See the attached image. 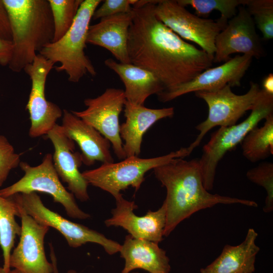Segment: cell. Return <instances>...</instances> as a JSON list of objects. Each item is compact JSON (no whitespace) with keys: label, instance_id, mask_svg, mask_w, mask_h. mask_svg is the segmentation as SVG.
I'll list each match as a JSON object with an SVG mask.
<instances>
[{"label":"cell","instance_id":"obj_32","mask_svg":"<svg viewBox=\"0 0 273 273\" xmlns=\"http://www.w3.org/2000/svg\"><path fill=\"white\" fill-rule=\"evenodd\" d=\"M0 38L12 41L9 19L3 0H0Z\"/></svg>","mask_w":273,"mask_h":273},{"label":"cell","instance_id":"obj_37","mask_svg":"<svg viewBox=\"0 0 273 273\" xmlns=\"http://www.w3.org/2000/svg\"><path fill=\"white\" fill-rule=\"evenodd\" d=\"M131 273H139L138 272H131Z\"/></svg>","mask_w":273,"mask_h":273},{"label":"cell","instance_id":"obj_27","mask_svg":"<svg viewBox=\"0 0 273 273\" xmlns=\"http://www.w3.org/2000/svg\"><path fill=\"white\" fill-rule=\"evenodd\" d=\"M83 0H48L53 20L52 42L60 39L71 27Z\"/></svg>","mask_w":273,"mask_h":273},{"label":"cell","instance_id":"obj_14","mask_svg":"<svg viewBox=\"0 0 273 273\" xmlns=\"http://www.w3.org/2000/svg\"><path fill=\"white\" fill-rule=\"evenodd\" d=\"M17 205L21 233L19 242L11 254L10 268L20 273H53V264L48 260L44 248V237L49 227L38 223Z\"/></svg>","mask_w":273,"mask_h":273},{"label":"cell","instance_id":"obj_12","mask_svg":"<svg viewBox=\"0 0 273 273\" xmlns=\"http://www.w3.org/2000/svg\"><path fill=\"white\" fill-rule=\"evenodd\" d=\"M54 64L38 54L31 64L24 69L31 81V88L26 106L29 114V135L37 138L47 133L57 124L63 111L56 104L48 101L45 96L47 76Z\"/></svg>","mask_w":273,"mask_h":273},{"label":"cell","instance_id":"obj_19","mask_svg":"<svg viewBox=\"0 0 273 273\" xmlns=\"http://www.w3.org/2000/svg\"><path fill=\"white\" fill-rule=\"evenodd\" d=\"M125 122L120 125V135L124 142L123 150L126 157L139 156L144 134L157 121L172 117L173 107L151 109L131 103L126 100L124 105Z\"/></svg>","mask_w":273,"mask_h":273},{"label":"cell","instance_id":"obj_16","mask_svg":"<svg viewBox=\"0 0 273 273\" xmlns=\"http://www.w3.org/2000/svg\"><path fill=\"white\" fill-rule=\"evenodd\" d=\"M116 207L112 210V216L104 223L108 226H120L136 239L159 243L163 240L166 221V207L163 202L157 210H149L142 216L133 212L137 208L134 201L125 199L122 195L115 199Z\"/></svg>","mask_w":273,"mask_h":273},{"label":"cell","instance_id":"obj_20","mask_svg":"<svg viewBox=\"0 0 273 273\" xmlns=\"http://www.w3.org/2000/svg\"><path fill=\"white\" fill-rule=\"evenodd\" d=\"M132 18V10L101 18L98 23L89 25L87 43L107 49L120 63H131L127 41Z\"/></svg>","mask_w":273,"mask_h":273},{"label":"cell","instance_id":"obj_26","mask_svg":"<svg viewBox=\"0 0 273 273\" xmlns=\"http://www.w3.org/2000/svg\"><path fill=\"white\" fill-rule=\"evenodd\" d=\"M181 6H191L195 15L207 18L213 11L219 12L220 18L228 21L236 15L240 6H245L248 0H177Z\"/></svg>","mask_w":273,"mask_h":273},{"label":"cell","instance_id":"obj_29","mask_svg":"<svg viewBox=\"0 0 273 273\" xmlns=\"http://www.w3.org/2000/svg\"><path fill=\"white\" fill-rule=\"evenodd\" d=\"M247 178L251 182L263 187L266 193L263 211L270 213L273 210V164L263 162L250 169L246 173Z\"/></svg>","mask_w":273,"mask_h":273},{"label":"cell","instance_id":"obj_17","mask_svg":"<svg viewBox=\"0 0 273 273\" xmlns=\"http://www.w3.org/2000/svg\"><path fill=\"white\" fill-rule=\"evenodd\" d=\"M54 148V167L61 180L67 184V189L77 199L86 202L89 199V185L79 170L82 163L81 154L74 152V142L57 124L47 134Z\"/></svg>","mask_w":273,"mask_h":273},{"label":"cell","instance_id":"obj_18","mask_svg":"<svg viewBox=\"0 0 273 273\" xmlns=\"http://www.w3.org/2000/svg\"><path fill=\"white\" fill-rule=\"evenodd\" d=\"M62 125L66 134L78 145L82 163L91 166L96 161L114 162L110 142L97 130L66 110L63 111Z\"/></svg>","mask_w":273,"mask_h":273},{"label":"cell","instance_id":"obj_11","mask_svg":"<svg viewBox=\"0 0 273 273\" xmlns=\"http://www.w3.org/2000/svg\"><path fill=\"white\" fill-rule=\"evenodd\" d=\"M125 101L123 89L108 88L96 98L85 99V110L71 111L106 138L117 157L121 160L126 158V155L119 133V116Z\"/></svg>","mask_w":273,"mask_h":273},{"label":"cell","instance_id":"obj_36","mask_svg":"<svg viewBox=\"0 0 273 273\" xmlns=\"http://www.w3.org/2000/svg\"><path fill=\"white\" fill-rule=\"evenodd\" d=\"M52 264L54 267V271L53 273H59L58 267H57V263L56 261H53L52 262Z\"/></svg>","mask_w":273,"mask_h":273},{"label":"cell","instance_id":"obj_21","mask_svg":"<svg viewBox=\"0 0 273 273\" xmlns=\"http://www.w3.org/2000/svg\"><path fill=\"white\" fill-rule=\"evenodd\" d=\"M119 252L125 264L121 273L143 269L150 273H169L170 260L158 244L127 235Z\"/></svg>","mask_w":273,"mask_h":273},{"label":"cell","instance_id":"obj_28","mask_svg":"<svg viewBox=\"0 0 273 273\" xmlns=\"http://www.w3.org/2000/svg\"><path fill=\"white\" fill-rule=\"evenodd\" d=\"M265 40L273 38V1L248 0L245 6Z\"/></svg>","mask_w":273,"mask_h":273},{"label":"cell","instance_id":"obj_7","mask_svg":"<svg viewBox=\"0 0 273 273\" xmlns=\"http://www.w3.org/2000/svg\"><path fill=\"white\" fill-rule=\"evenodd\" d=\"M52 156L51 154H47L42 162L36 166L21 162L19 166L24 172L23 176L13 185L0 189V196L9 198L18 193H43L51 195L55 202L61 204L70 217L90 218L88 213L79 207L74 195L62 185L54 167Z\"/></svg>","mask_w":273,"mask_h":273},{"label":"cell","instance_id":"obj_23","mask_svg":"<svg viewBox=\"0 0 273 273\" xmlns=\"http://www.w3.org/2000/svg\"><path fill=\"white\" fill-rule=\"evenodd\" d=\"M104 64L119 76L125 86L126 100L131 103L144 105L149 97L165 89L154 74L143 68L131 63L117 62L111 58L106 59Z\"/></svg>","mask_w":273,"mask_h":273},{"label":"cell","instance_id":"obj_33","mask_svg":"<svg viewBox=\"0 0 273 273\" xmlns=\"http://www.w3.org/2000/svg\"><path fill=\"white\" fill-rule=\"evenodd\" d=\"M13 43L11 41L0 38V65H8L12 58Z\"/></svg>","mask_w":273,"mask_h":273},{"label":"cell","instance_id":"obj_10","mask_svg":"<svg viewBox=\"0 0 273 273\" xmlns=\"http://www.w3.org/2000/svg\"><path fill=\"white\" fill-rule=\"evenodd\" d=\"M157 18L183 39L197 44L202 50L213 55L217 35L227 21L200 17L188 11L176 1L161 0L155 5Z\"/></svg>","mask_w":273,"mask_h":273},{"label":"cell","instance_id":"obj_22","mask_svg":"<svg viewBox=\"0 0 273 273\" xmlns=\"http://www.w3.org/2000/svg\"><path fill=\"white\" fill-rule=\"evenodd\" d=\"M258 233L249 229L239 245H225L220 255L210 264L200 269V273H253L260 248L256 244Z\"/></svg>","mask_w":273,"mask_h":273},{"label":"cell","instance_id":"obj_6","mask_svg":"<svg viewBox=\"0 0 273 273\" xmlns=\"http://www.w3.org/2000/svg\"><path fill=\"white\" fill-rule=\"evenodd\" d=\"M251 111L248 117L242 122L230 126L220 127L212 134L209 142L204 146L202 155L199 159L203 185L207 191L213 188L216 168L224 155L241 144L259 122L273 113V95L261 89Z\"/></svg>","mask_w":273,"mask_h":273},{"label":"cell","instance_id":"obj_4","mask_svg":"<svg viewBox=\"0 0 273 273\" xmlns=\"http://www.w3.org/2000/svg\"><path fill=\"white\" fill-rule=\"evenodd\" d=\"M101 0H84L81 4L68 31L59 40L44 47L38 53L54 64L58 72L64 71L69 81L76 83L87 74L95 76L97 72L86 55V39L89 23Z\"/></svg>","mask_w":273,"mask_h":273},{"label":"cell","instance_id":"obj_13","mask_svg":"<svg viewBox=\"0 0 273 273\" xmlns=\"http://www.w3.org/2000/svg\"><path fill=\"white\" fill-rule=\"evenodd\" d=\"M236 15L230 19L217 35L213 63L225 62L235 53L259 59L264 50L254 21L245 6H240Z\"/></svg>","mask_w":273,"mask_h":273},{"label":"cell","instance_id":"obj_24","mask_svg":"<svg viewBox=\"0 0 273 273\" xmlns=\"http://www.w3.org/2000/svg\"><path fill=\"white\" fill-rule=\"evenodd\" d=\"M20 216L19 207L11 197L0 196V247L3 257V268L10 270V258L17 236H20L21 226L15 217Z\"/></svg>","mask_w":273,"mask_h":273},{"label":"cell","instance_id":"obj_30","mask_svg":"<svg viewBox=\"0 0 273 273\" xmlns=\"http://www.w3.org/2000/svg\"><path fill=\"white\" fill-rule=\"evenodd\" d=\"M19 154L6 136L0 135V187L3 186L11 171L20 163Z\"/></svg>","mask_w":273,"mask_h":273},{"label":"cell","instance_id":"obj_8","mask_svg":"<svg viewBox=\"0 0 273 273\" xmlns=\"http://www.w3.org/2000/svg\"><path fill=\"white\" fill-rule=\"evenodd\" d=\"M260 91L258 84L251 81L249 90L243 95L234 93L229 84L216 90L195 92V96L207 104L208 114L207 118L196 127L199 133L189 146L191 151L200 145L205 135L213 127L236 124L247 111L252 109Z\"/></svg>","mask_w":273,"mask_h":273},{"label":"cell","instance_id":"obj_25","mask_svg":"<svg viewBox=\"0 0 273 273\" xmlns=\"http://www.w3.org/2000/svg\"><path fill=\"white\" fill-rule=\"evenodd\" d=\"M243 156L256 162L273 154V113L265 119L263 126L253 128L241 143Z\"/></svg>","mask_w":273,"mask_h":273},{"label":"cell","instance_id":"obj_5","mask_svg":"<svg viewBox=\"0 0 273 273\" xmlns=\"http://www.w3.org/2000/svg\"><path fill=\"white\" fill-rule=\"evenodd\" d=\"M191 153L188 147L153 158L131 156L119 162L103 163L98 168L83 171L82 174L88 185L108 192L115 199L122 195L121 191L130 186L138 191L145 180V174L149 170L173 159L184 158Z\"/></svg>","mask_w":273,"mask_h":273},{"label":"cell","instance_id":"obj_35","mask_svg":"<svg viewBox=\"0 0 273 273\" xmlns=\"http://www.w3.org/2000/svg\"><path fill=\"white\" fill-rule=\"evenodd\" d=\"M0 273H20V272L15 269H13L12 270L10 269V270H9V271H6L4 269L3 267L0 266Z\"/></svg>","mask_w":273,"mask_h":273},{"label":"cell","instance_id":"obj_31","mask_svg":"<svg viewBox=\"0 0 273 273\" xmlns=\"http://www.w3.org/2000/svg\"><path fill=\"white\" fill-rule=\"evenodd\" d=\"M137 0H105L97 8L92 19L97 20L119 13H129Z\"/></svg>","mask_w":273,"mask_h":273},{"label":"cell","instance_id":"obj_1","mask_svg":"<svg viewBox=\"0 0 273 273\" xmlns=\"http://www.w3.org/2000/svg\"><path fill=\"white\" fill-rule=\"evenodd\" d=\"M158 1H138L132 7L127 50L130 63L154 74L165 89L190 81L210 68L213 55L180 37L159 21Z\"/></svg>","mask_w":273,"mask_h":273},{"label":"cell","instance_id":"obj_15","mask_svg":"<svg viewBox=\"0 0 273 273\" xmlns=\"http://www.w3.org/2000/svg\"><path fill=\"white\" fill-rule=\"evenodd\" d=\"M252 59L250 55H237L219 66L203 71L189 81L165 89L157 95L158 99L166 102L190 93L216 90L227 84L231 87L240 86Z\"/></svg>","mask_w":273,"mask_h":273},{"label":"cell","instance_id":"obj_2","mask_svg":"<svg viewBox=\"0 0 273 273\" xmlns=\"http://www.w3.org/2000/svg\"><path fill=\"white\" fill-rule=\"evenodd\" d=\"M156 178L166 189L164 203L167 237L183 220L195 213L217 204H241L256 207L253 200L211 194L204 186L199 159L176 158L153 169Z\"/></svg>","mask_w":273,"mask_h":273},{"label":"cell","instance_id":"obj_9","mask_svg":"<svg viewBox=\"0 0 273 273\" xmlns=\"http://www.w3.org/2000/svg\"><path fill=\"white\" fill-rule=\"evenodd\" d=\"M23 211L38 223L57 230L69 246L77 248L87 243L101 245L110 255L119 252L121 245L85 225L73 222L47 208L35 193H18L11 196Z\"/></svg>","mask_w":273,"mask_h":273},{"label":"cell","instance_id":"obj_34","mask_svg":"<svg viewBox=\"0 0 273 273\" xmlns=\"http://www.w3.org/2000/svg\"><path fill=\"white\" fill-rule=\"evenodd\" d=\"M262 89L266 93L273 95V74L269 73L262 80Z\"/></svg>","mask_w":273,"mask_h":273},{"label":"cell","instance_id":"obj_3","mask_svg":"<svg viewBox=\"0 0 273 273\" xmlns=\"http://www.w3.org/2000/svg\"><path fill=\"white\" fill-rule=\"evenodd\" d=\"M7 11L13 52L8 65L20 72L52 42L54 27L48 0H3Z\"/></svg>","mask_w":273,"mask_h":273}]
</instances>
